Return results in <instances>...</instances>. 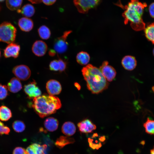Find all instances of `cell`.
<instances>
[{
  "instance_id": "obj_30",
  "label": "cell",
  "mask_w": 154,
  "mask_h": 154,
  "mask_svg": "<svg viewBox=\"0 0 154 154\" xmlns=\"http://www.w3.org/2000/svg\"><path fill=\"white\" fill-rule=\"evenodd\" d=\"M49 68L52 71H59L60 66L58 60H54L51 61L49 65Z\"/></svg>"
},
{
  "instance_id": "obj_14",
  "label": "cell",
  "mask_w": 154,
  "mask_h": 154,
  "mask_svg": "<svg viewBox=\"0 0 154 154\" xmlns=\"http://www.w3.org/2000/svg\"><path fill=\"white\" fill-rule=\"evenodd\" d=\"M121 64L125 69L132 70L135 68L137 61L134 57L127 55L123 57L122 60Z\"/></svg>"
},
{
  "instance_id": "obj_8",
  "label": "cell",
  "mask_w": 154,
  "mask_h": 154,
  "mask_svg": "<svg viewBox=\"0 0 154 154\" xmlns=\"http://www.w3.org/2000/svg\"><path fill=\"white\" fill-rule=\"evenodd\" d=\"M99 69L108 81H112L115 77L116 71L113 67L108 65V61H104Z\"/></svg>"
},
{
  "instance_id": "obj_27",
  "label": "cell",
  "mask_w": 154,
  "mask_h": 154,
  "mask_svg": "<svg viewBox=\"0 0 154 154\" xmlns=\"http://www.w3.org/2000/svg\"><path fill=\"white\" fill-rule=\"evenodd\" d=\"M35 154H44V151L47 147L45 145H40L36 143L30 145Z\"/></svg>"
},
{
  "instance_id": "obj_12",
  "label": "cell",
  "mask_w": 154,
  "mask_h": 154,
  "mask_svg": "<svg viewBox=\"0 0 154 154\" xmlns=\"http://www.w3.org/2000/svg\"><path fill=\"white\" fill-rule=\"evenodd\" d=\"M20 46L13 42L9 44L4 50V55L6 58L11 57L17 58L19 55Z\"/></svg>"
},
{
  "instance_id": "obj_25",
  "label": "cell",
  "mask_w": 154,
  "mask_h": 154,
  "mask_svg": "<svg viewBox=\"0 0 154 154\" xmlns=\"http://www.w3.org/2000/svg\"><path fill=\"white\" fill-rule=\"evenodd\" d=\"M23 2V0H6L7 7L12 11L19 9Z\"/></svg>"
},
{
  "instance_id": "obj_3",
  "label": "cell",
  "mask_w": 154,
  "mask_h": 154,
  "mask_svg": "<svg viewBox=\"0 0 154 154\" xmlns=\"http://www.w3.org/2000/svg\"><path fill=\"white\" fill-rule=\"evenodd\" d=\"M32 107L40 117L44 118L55 113L61 103L58 97L45 94L33 98Z\"/></svg>"
},
{
  "instance_id": "obj_5",
  "label": "cell",
  "mask_w": 154,
  "mask_h": 154,
  "mask_svg": "<svg viewBox=\"0 0 154 154\" xmlns=\"http://www.w3.org/2000/svg\"><path fill=\"white\" fill-rule=\"evenodd\" d=\"M72 32L71 30L65 31L61 36L55 39L54 44V49L57 53L62 54L66 51L68 45L66 40Z\"/></svg>"
},
{
  "instance_id": "obj_10",
  "label": "cell",
  "mask_w": 154,
  "mask_h": 154,
  "mask_svg": "<svg viewBox=\"0 0 154 154\" xmlns=\"http://www.w3.org/2000/svg\"><path fill=\"white\" fill-rule=\"evenodd\" d=\"M48 46L45 42L41 40H37L33 44L32 50L33 53L36 56L41 57L46 53Z\"/></svg>"
},
{
  "instance_id": "obj_6",
  "label": "cell",
  "mask_w": 154,
  "mask_h": 154,
  "mask_svg": "<svg viewBox=\"0 0 154 154\" xmlns=\"http://www.w3.org/2000/svg\"><path fill=\"white\" fill-rule=\"evenodd\" d=\"M100 0H73V2L78 11L84 14L87 13L90 9L96 7Z\"/></svg>"
},
{
  "instance_id": "obj_9",
  "label": "cell",
  "mask_w": 154,
  "mask_h": 154,
  "mask_svg": "<svg viewBox=\"0 0 154 154\" xmlns=\"http://www.w3.org/2000/svg\"><path fill=\"white\" fill-rule=\"evenodd\" d=\"M24 90L28 97L30 99L34 98L41 95V92L37 86L35 81L28 83L25 85Z\"/></svg>"
},
{
  "instance_id": "obj_37",
  "label": "cell",
  "mask_w": 154,
  "mask_h": 154,
  "mask_svg": "<svg viewBox=\"0 0 154 154\" xmlns=\"http://www.w3.org/2000/svg\"><path fill=\"white\" fill-rule=\"evenodd\" d=\"M56 53V52L54 49H50L48 52V54L50 56H54Z\"/></svg>"
},
{
  "instance_id": "obj_38",
  "label": "cell",
  "mask_w": 154,
  "mask_h": 154,
  "mask_svg": "<svg viewBox=\"0 0 154 154\" xmlns=\"http://www.w3.org/2000/svg\"><path fill=\"white\" fill-rule=\"evenodd\" d=\"M33 4H38L42 2L41 0H28Z\"/></svg>"
},
{
  "instance_id": "obj_21",
  "label": "cell",
  "mask_w": 154,
  "mask_h": 154,
  "mask_svg": "<svg viewBox=\"0 0 154 154\" xmlns=\"http://www.w3.org/2000/svg\"><path fill=\"white\" fill-rule=\"evenodd\" d=\"M76 58L77 62L80 64L85 65L89 62L90 57L89 54L87 52L81 51L77 54Z\"/></svg>"
},
{
  "instance_id": "obj_39",
  "label": "cell",
  "mask_w": 154,
  "mask_h": 154,
  "mask_svg": "<svg viewBox=\"0 0 154 154\" xmlns=\"http://www.w3.org/2000/svg\"><path fill=\"white\" fill-rule=\"evenodd\" d=\"M74 85L75 87L77 88L79 90L80 88V85L77 83H76L74 84Z\"/></svg>"
},
{
  "instance_id": "obj_26",
  "label": "cell",
  "mask_w": 154,
  "mask_h": 154,
  "mask_svg": "<svg viewBox=\"0 0 154 154\" xmlns=\"http://www.w3.org/2000/svg\"><path fill=\"white\" fill-rule=\"evenodd\" d=\"M146 132L150 135L154 134V120L148 117L143 124Z\"/></svg>"
},
{
  "instance_id": "obj_7",
  "label": "cell",
  "mask_w": 154,
  "mask_h": 154,
  "mask_svg": "<svg viewBox=\"0 0 154 154\" xmlns=\"http://www.w3.org/2000/svg\"><path fill=\"white\" fill-rule=\"evenodd\" d=\"M13 72L19 80L25 81L28 80L31 75V71L29 67L25 65H20L14 67Z\"/></svg>"
},
{
  "instance_id": "obj_1",
  "label": "cell",
  "mask_w": 154,
  "mask_h": 154,
  "mask_svg": "<svg viewBox=\"0 0 154 154\" xmlns=\"http://www.w3.org/2000/svg\"><path fill=\"white\" fill-rule=\"evenodd\" d=\"M87 88L92 93L98 94L108 88L109 83L99 68L88 64L82 70Z\"/></svg>"
},
{
  "instance_id": "obj_2",
  "label": "cell",
  "mask_w": 154,
  "mask_h": 154,
  "mask_svg": "<svg viewBox=\"0 0 154 154\" xmlns=\"http://www.w3.org/2000/svg\"><path fill=\"white\" fill-rule=\"evenodd\" d=\"M146 3H142L138 0H131L125 7L122 14L125 24L130 22L132 28L135 31H140L145 28V24L142 18Z\"/></svg>"
},
{
  "instance_id": "obj_40",
  "label": "cell",
  "mask_w": 154,
  "mask_h": 154,
  "mask_svg": "<svg viewBox=\"0 0 154 154\" xmlns=\"http://www.w3.org/2000/svg\"><path fill=\"white\" fill-rule=\"evenodd\" d=\"M151 154H154V146L153 148L150 150Z\"/></svg>"
},
{
  "instance_id": "obj_11",
  "label": "cell",
  "mask_w": 154,
  "mask_h": 154,
  "mask_svg": "<svg viewBox=\"0 0 154 154\" xmlns=\"http://www.w3.org/2000/svg\"><path fill=\"white\" fill-rule=\"evenodd\" d=\"M46 88L48 94L54 96L59 94L62 90V87L60 83L55 80H50L46 83Z\"/></svg>"
},
{
  "instance_id": "obj_18",
  "label": "cell",
  "mask_w": 154,
  "mask_h": 154,
  "mask_svg": "<svg viewBox=\"0 0 154 154\" xmlns=\"http://www.w3.org/2000/svg\"><path fill=\"white\" fill-rule=\"evenodd\" d=\"M61 129L64 134L70 136L74 135L75 133L76 127L73 123L70 121H67L63 124Z\"/></svg>"
},
{
  "instance_id": "obj_34",
  "label": "cell",
  "mask_w": 154,
  "mask_h": 154,
  "mask_svg": "<svg viewBox=\"0 0 154 154\" xmlns=\"http://www.w3.org/2000/svg\"><path fill=\"white\" fill-rule=\"evenodd\" d=\"M149 10L150 16L154 18V2L152 3L149 5Z\"/></svg>"
},
{
  "instance_id": "obj_4",
  "label": "cell",
  "mask_w": 154,
  "mask_h": 154,
  "mask_svg": "<svg viewBox=\"0 0 154 154\" xmlns=\"http://www.w3.org/2000/svg\"><path fill=\"white\" fill-rule=\"evenodd\" d=\"M16 33V29L10 23L5 22L0 24V41L9 44L13 42Z\"/></svg>"
},
{
  "instance_id": "obj_17",
  "label": "cell",
  "mask_w": 154,
  "mask_h": 154,
  "mask_svg": "<svg viewBox=\"0 0 154 154\" xmlns=\"http://www.w3.org/2000/svg\"><path fill=\"white\" fill-rule=\"evenodd\" d=\"M58 121L57 119L53 117L47 118L44 122V125L47 130L49 131H53L58 128Z\"/></svg>"
},
{
  "instance_id": "obj_43",
  "label": "cell",
  "mask_w": 154,
  "mask_h": 154,
  "mask_svg": "<svg viewBox=\"0 0 154 154\" xmlns=\"http://www.w3.org/2000/svg\"><path fill=\"white\" fill-rule=\"evenodd\" d=\"M0 55H1V52H0Z\"/></svg>"
},
{
  "instance_id": "obj_16",
  "label": "cell",
  "mask_w": 154,
  "mask_h": 154,
  "mask_svg": "<svg viewBox=\"0 0 154 154\" xmlns=\"http://www.w3.org/2000/svg\"><path fill=\"white\" fill-rule=\"evenodd\" d=\"M7 87L10 92L16 93L21 89L22 85L19 80L14 77L11 78L8 83Z\"/></svg>"
},
{
  "instance_id": "obj_20",
  "label": "cell",
  "mask_w": 154,
  "mask_h": 154,
  "mask_svg": "<svg viewBox=\"0 0 154 154\" xmlns=\"http://www.w3.org/2000/svg\"><path fill=\"white\" fill-rule=\"evenodd\" d=\"M74 142L75 140L73 138L61 136L57 139L55 144L57 147L61 149L66 145L73 143Z\"/></svg>"
},
{
  "instance_id": "obj_31",
  "label": "cell",
  "mask_w": 154,
  "mask_h": 154,
  "mask_svg": "<svg viewBox=\"0 0 154 154\" xmlns=\"http://www.w3.org/2000/svg\"><path fill=\"white\" fill-rule=\"evenodd\" d=\"M10 131L9 128L0 121V134H8Z\"/></svg>"
},
{
  "instance_id": "obj_23",
  "label": "cell",
  "mask_w": 154,
  "mask_h": 154,
  "mask_svg": "<svg viewBox=\"0 0 154 154\" xmlns=\"http://www.w3.org/2000/svg\"><path fill=\"white\" fill-rule=\"evenodd\" d=\"M144 32L148 40L154 44V22L149 25L145 28Z\"/></svg>"
},
{
  "instance_id": "obj_24",
  "label": "cell",
  "mask_w": 154,
  "mask_h": 154,
  "mask_svg": "<svg viewBox=\"0 0 154 154\" xmlns=\"http://www.w3.org/2000/svg\"><path fill=\"white\" fill-rule=\"evenodd\" d=\"M39 37L44 40L49 38L51 35V32L49 28L46 25H43L40 27L38 29Z\"/></svg>"
},
{
  "instance_id": "obj_41",
  "label": "cell",
  "mask_w": 154,
  "mask_h": 154,
  "mask_svg": "<svg viewBox=\"0 0 154 154\" xmlns=\"http://www.w3.org/2000/svg\"><path fill=\"white\" fill-rule=\"evenodd\" d=\"M153 56H154V48H153Z\"/></svg>"
},
{
  "instance_id": "obj_15",
  "label": "cell",
  "mask_w": 154,
  "mask_h": 154,
  "mask_svg": "<svg viewBox=\"0 0 154 154\" xmlns=\"http://www.w3.org/2000/svg\"><path fill=\"white\" fill-rule=\"evenodd\" d=\"M18 25L23 31L28 32L31 31L33 28L34 24L33 21L26 17H22L18 21Z\"/></svg>"
},
{
  "instance_id": "obj_32",
  "label": "cell",
  "mask_w": 154,
  "mask_h": 154,
  "mask_svg": "<svg viewBox=\"0 0 154 154\" xmlns=\"http://www.w3.org/2000/svg\"><path fill=\"white\" fill-rule=\"evenodd\" d=\"M58 60L60 66V68L59 71L60 72H62L64 71L66 68V62L64 60L61 58H59Z\"/></svg>"
},
{
  "instance_id": "obj_19",
  "label": "cell",
  "mask_w": 154,
  "mask_h": 154,
  "mask_svg": "<svg viewBox=\"0 0 154 154\" xmlns=\"http://www.w3.org/2000/svg\"><path fill=\"white\" fill-rule=\"evenodd\" d=\"M34 7L31 4H28L24 5L21 9L17 10L18 13H21L26 17H32L35 13Z\"/></svg>"
},
{
  "instance_id": "obj_36",
  "label": "cell",
  "mask_w": 154,
  "mask_h": 154,
  "mask_svg": "<svg viewBox=\"0 0 154 154\" xmlns=\"http://www.w3.org/2000/svg\"><path fill=\"white\" fill-rule=\"evenodd\" d=\"M27 154H35L30 145L26 150Z\"/></svg>"
},
{
  "instance_id": "obj_28",
  "label": "cell",
  "mask_w": 154,
  "mask_h": 154,
  "mask_svg": "<svg viewBox=\"0 0 154 154\" xmlns=\"http://www.w3.org/2000/svg\"><path fill=\"white\" fill-rule=\"evenodd\" d=\"M12 127L15 131L18 133L23 131L25 128V126L24 123L23 121L19 120L14 121L13 123Z\"/></svg>"
},
{
  "instance_id": "obj_33",
  "label": "cell",
  "mask_w": 154,
  "mask_h": 154,
  "mask_svg": "<svg viewBox=\"0 0 154 154\" xmlns=\"http://www.w3.org/2000/svg\"><path fill=\"white\" fill-rule=\"evenodd\" d=\"M13 154H27L26 150L22 147H17L13 150Z\"/></svg>"
},
{
  "instance_id": "obj_42",
  "label": "cell",
  "mask_w": 154,
  "mask_h": 154,
  "mask_svg": "<svg viewBox=\"0 0 154 154\" xmlns=\"http://www.w3.org/2000/svg\"><path fill=\"white\" fill-rule=\"evenodd\" d=\"M4 0H0V2H1L4 1Z\"/></svg>"
},
{
  "instance_id": "obj_29",
  "label": "cell",
  "mask_w": 154,
  "mask_h": 154,
  "mask_svg": "<svg viewBox=\"0 0 154 154\" xmlns=\"http://www.w3.org/2000/svg\"><path fill=\"white\" fill-rule=\"evenodd\" d=\"M8 94L7 86L0 84V100L5 99Z\"/></svg>"
},
{
  "instance_id": "obj_22",
  "label": "cell",
  "mask_w": 154,
  "mask_h": 154,
  "mask_svg": "<svg viewBox=\"0 0 154 154\" xmlns=\"http://www.w3.org/2000/svg\"><path fill=\"white\" fill-rule=\"evenodd\" d=\"M12 116L11 112L8 108L3 105L0 107V120L6 121L9 120Z\"/></svg>"
},
{
  "instance_id": "obj_35",
  "label": "cell",
  "mask_w": 154,
  "mask_h": 154,
  "mask_svg": "<svg viewBox=\"0 0 154 154\" xmlns=\"http://www.w3.org/2000/svg\"><path fill=\"white\" fill-rule=\"evenodd\" d=\"M45 5H53L56 1V0H41Z\"/></svg>"
},
{
  "instance_id": "obj_13",
  "label": "cell",
  "mask_w": 154,
  "mask_h": 154,
  "mask_svg": "<svg viewBox=\"0 0 154 154\" xmlns=\"http://www.w3.org/2000/svg\"><path fill=\"white\" fill-rule=\"evenodd\" d=\"M77 125L79 131L82 133H90L96 129V125L88 119H85L78 123Z\"/></svg>"
}]
</instances>
